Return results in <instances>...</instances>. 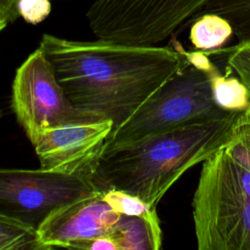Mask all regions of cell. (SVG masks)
Returning a JSON list of instances; mask_svg holds the SVG:
<instances>
[{"mask_svg":"<svg viewBox=\"0 0 250 250\" xmlns=\"http://www.w3.org/2000/svg\"><path fill=\"white\" fill-rule=\"evenodd\" d=\"M109 234L116 241L118 250H159L162 245L157 213L149 216L120 214Z\"/></svg>","mask_w":250,"mask_h":250,"instance_id":"10","label":"cell"},{"mask_svg":"<svg viewBox=\"0 0 250 250\" xmlns=\"http://www.w3.org/2000/svg\"><path fill=\"white\" fill-rule=\"evenodd\" d=\"M218 50L226 56L228 66L250 92V44L237 43L234 46Z\"/></svg>","mask_w":250,"mask_h":250,"instance_id":"16","label":"cell"},{"mask_svg":"<svg viewBox=\"0 0 250 250\" xmlns=\"http://www.w3.org/2000/svg\"><path fill=\"white\" fill-rule=\"evenodd\" d=\"M39 48L53 65L68 100L112 122L115 131L169 78L189 64L173 47L84 42L44 34Z\"/></svg>","mask_w":250,"mask_h":250,"instance_id":"1","label":"cell"},{"mask_svg":"<svg viewBox=\"0 0 250 250\" xmlns=\"http://www.w3.org/2000/svg\"><path fill=\"white\" fill-rule=\"evenodd\" d=\"M207 0H96L86 17L98 39L156 46L189 21Z\"/></svg>","mask_w":250,"mask_h":250,"instance_id":"5","label":"cell"},{"mask_svg":"<svg viewBox=\"0 0 250 250\" xmlns=\"http://www.w3.org/2000/svg\"><path fill=\"white\" fill-rule=\"evenodd\" d=\"M17 1H18V0H17Z\"/></svg>","mask_w":250,"mask_h":250,"instance_id":"21","label":"cell"},{"mask_svg":"<svg viewBox=\"0 0 250 250\" xmlns=\"http://www.w3.org/2000/svg\"><path fill=\"white\" fill-rule=\"evenodd\" d=\"M99 192L86 175L0 168V215L35 230L57 209Z\"/></svg>","mask_w":250,"mask_h":250,"instance_id":"7","label":"cell"},{"mask_svg":"<svg viewBox=\"0 0 250 250\" xmlns=\"http://www.w3.org/2000/svg\"><path fill=\"white\" fill-rule=\"evenodd\" d=\"M211 83L216 103L229 111H246L250 108V92L237 76L225 75L213 64Z\"/></svg>","mask_w":250,"mask_h":250,"instance_id":"13","label":"cell"},{"mask_svg":"<svg viewBox=\"0 0 250 250\" xmlns=\"http://www.w3.org/2000/svg\"><path fill=\"white\" fill-rule=\"evenodd\" d=\"M65 248L83 250H118V245L114 238L107 233L100 236L72 241L67 244Z\"/></svg>","mask_w":250,"mask_h":250,"instance_id":"18","label":"cell"},{"mask_svg":"<svg viewBox=\"0 0 250 250\" xmlns=\"http://www.w3.org/2000/svg\"><path fill=\"white\" fill-rule=\"evenodd\" d=\"M10 21H13L12 19L10 18V16L7 13L0 10V31L2 29H4L6 27V25L8 24V22H10Z\"/></svg>","mask_w":250,"mask_h":250,"instance_id":"20","label":"cell"},{"mask_svg":"<svg viewBox=\"0 0 250 250\" xmlns=\"http://www.w3.org/2000/svg\"><path fill=\"white\" fill-rule=\"evenodd\" d=\"M50 0H18L17 11L26 22L37 24L51 13Z\"/></svg>","mask_w":250,"mask_h":250,"instance_id":"17","label":"cell"},{"mask_svg":"<svg viewBox=\"0 0 250 250\" xmlns=\"http://www.w3.org/2000/svg\"><path fill=\"white\" fill-rule=\"evenodd\" d=\"M202 14H216L231 25L238 43L250 44V0H207L188 21Z\"/></svg>","mask_w":250,"mask_h":250,"instance_id":"12","label":"cell"},{"mask_svg":"<svg viewBox=\"0 0 250 250\" xmlns=\"http://www.w3.org/2000/svg\"><path fill=\"white\" fill-rule=\"evenodd\" d=\"M102 198L119 214L130 216H149L156 213L155 208L148 206L144 200L119 189H106L101 192Z\"/></svg>","mask_w":250,"mask_h":250,"instance_id":"15","label":"cell"},{"mask_svg":"<svg viewBox=\"0 0 250 250\" xmlns=\"http://www.w3.org/2000/svg\"><path fill=\"white\" fill-rule=\"evenodd\" d=\"M243 112L104 148L89 178L100 192L123 190L156 209L184 173L229 141Z\"/></svg>","mask_w":250,"mask_h":250,"instance_id":"2","label":"cell"},{"mask_svg":"<svg viewBox=\"0 0 250 250\" xmlns=\"http://www.w3.org/2000/svg\"><path fill=\"white\" fill-rule=\"evenodd\" d=\"M0 10L7 13L12 21L19 16L17 11V0H0Z\"/></svg>","mask_w":250,"mask_h":250,"instance_id":"19","label":"cell"},{"mask_svg":"<svg viewBox=\"0 0 250 250\" xmlns=\"http://www.w3.org/2000/svg\"><path fill=\"white\" fill-rule=\"evenodd\" d=\"M37 230L0 215V250H47Z\"/></svg>","mask_w":250,"mask_h":250,"instance_id":"14","label":"cell"},{"mask_svg":"<svg viewBox=\"0 0 250 250\" xmlns=\"http://www.w3.org/2000/svg\"><path fill=\"white\" fill-rule=\"evenodd\" d=\"M192 217L199 250H250V108L202 162Z\"/></svg>","mask_w":250,"mask_h":250,"instance_id":"3","label":"cell"},{"mask_svg":"<svg viewBox=\"0 0 250 250\" xmlns=\"http://www.w3.org/2000/svg\"><path fill=\"white\" fill-rule=\"evenodd\" d=\"M112 129L110 120L47 128L31 144L40 168L89 177Z\"/></svg>","mask_w":250,"mask_h":250,"instance_id":"8","label":"cell"},{"mask_svg":"<svg viewBox=\"0 0 250 250\" xmlns=\"http://www.w3.org/2000/svg\"><path fill=\"white\" fill-rule=\"evenodd\" d=\"M16 117L32 143L42 129L108 120L75 106L58 82L52 63L38 48L17 69L12 88Z\"/></svg>","mask_w":250,"mask_h":250,"instance_id":"6","label":"cell"},{"mask_svg":"<svg viewBox=\"0 0 250 250\" xmlns=\"http://www.w3.org/2000/svg\"><path fill=\"white\" fill-rule=\"evenodd\" d=\"M120 214L101 196V192L80 198L53 212L38 229L42 244L49 249L72 241L109 233Z\"/></svg>","mask_w":250,"mask_h":250,"instance_id":"9","label":"cell"},{"mask_svg":"<svg viewBox=\"0 0 250 250\" xmlns=\"http://www.w3.org/2000/svg\"><path fill=\"white\" fill-rule=\"evenodd\" d=\"M187 56L189 64L164 82L126 122L111 132L103 149L242 112L229 111L216 103L211 83L214 63L207 53L187 51Z\"/></svg>","mask_w":250,"mask_h":250,"instance_id":"4","label":"cell"},{"mask_svg":"<svg viewBox=\"0 0 250 250\" xmlns=\"http://www.w3.org/2000/svg\"><path fill=\"white\" fill-rule=\"evenodd\" d=\"M189 22V40L197 50L220 49L233 35L230 23L216 14H202Z\"/></svg>","mask_w":250,"mask_h":250,"instance_id":"11","label":"cell"}]
</instances>
